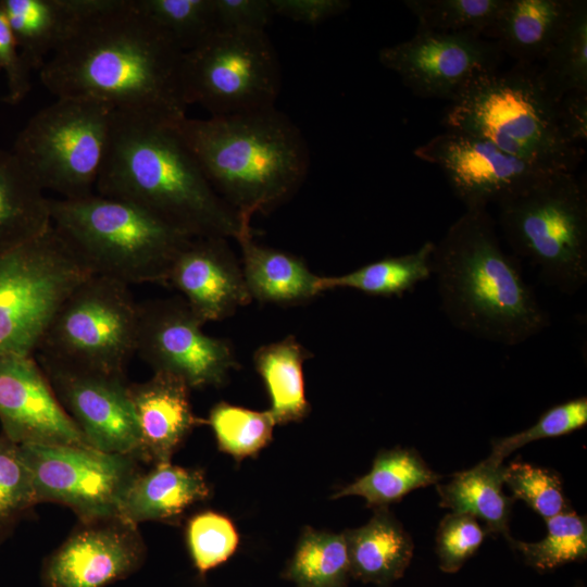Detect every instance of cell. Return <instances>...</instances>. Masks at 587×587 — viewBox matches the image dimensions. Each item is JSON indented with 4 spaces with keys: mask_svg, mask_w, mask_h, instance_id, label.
I'll return each instance as SVG.
<instances>
[{
    "mask_svg": "<svg viewBox=\"0 0 587 587\" xmlns=\"http://www.w3.org/2000/svg\"><path fill=\"white\" fill-rule=\"evenodd\" d=\"M146 546L138 526L118 516L79 521L42 563L43 587H107L143 564Z\"/></svg>",
    "mask_w": 587,
    "mask_h": 587,
    "instance_id": "obj_17",
    "label": "cell"
},
{
    "mask_svg": "<svg viewBox=\"0 0 587 587\" xmlns=\"http://www.w3.org/2000/svg\"><path fill=\"white\" fill-rule=\"evenodd\" d=\"M499 225L514 255L545 285L575 295L587 283V195L574 172H553L500 202Z\"/></svg>",
    "mask_w": 587,
    "mask_h": 587,
    "instance_id": "obj_7",
    "label": "cell"
},
{
    "mask_svg": "<svg viewBox=\"0 0 587 587\" xmlns=\"http://www.w3.org/2000/svg\"><path fill=\"white\" fill-rule=\"evenodd\" d=\"M503 463L488 458L474 467L455 473L446 484H437L440 507L465 513L485 523L486 532L509 535L513 497L504 495Z\"/></svg>",
    "mask_w": 587,
    "mask_h": 587,
    "instance_id": "obj_27",
    "label": "cell"
},
{
    "mask_svg": "<svg viewBox=\"0 0 587 587\" xmlns=\"http://www.w3.org/2000/svg\"><path fill=\"white\" fill-rule=\"evenodd\" d=\"M501 58L497 42L479 34L420 27L412 38L378 52L380 64L415 95L448 101L476 75L498 68Z\"/></svg>",
    "mask_w": 587,
    "mask_h": 587,
    "instance_id": "obj_14",
    "label": "cell"
},
{
    "mask_svg": "<svg viewBox=\"0 0 587 587\" xmlns=\"http://www.w3.org/2000/svg\"><path fill=\"white\" fill-rule=\"evenodd\" d=\"M440 479L441 476L430 470L419 452L396 447L378 452L367 474L342 487L332 498L359 496L374 510L388 508L409 492L437 485Z\"/></svg>",
    "mask_w": 587,
    "mask_h": 587,
    "instance_id": "obj_29",
    "label": "cell"
},
{
    "mask_svg": "<svg viewBox=\"0 0 587 587\" xmlns=\"http://www.w3.org/2000/svg\"><path fill=\"white\" fill-rule=\"evenodd\" d=\"M186 540L195 567L204 575L234 554L239 536L227 516L204 511L188 521Z\"/></svg>",
    "mask_w": 587,
    "mask_h": 587,
    "instance_id": "obj_37",
    "label": "cell"
},
{
    "mask_svg": "<svg viewBox=\"0 0 587 587\" xmlns=\"http://www.w3.org/2000/svg\"><path fill=\"white\" fill-rule=\"evenodd\" d=\"M438 166L466 210H487L529 188L553 172H545L471 134L449 130L414 150Z\"/></svg>",
    "mask_w": 587,
    "mask_h": 587,
    "instance_id": "obj_16",
    "label": "cell"
},
{
    "mask_svg": "<svg viewBox=\"0 0 587 587\" xmlns=\"http://www.w3.org/2000/svg\"><path fill=\"white\" fill-rule=\"evenodd\" d=\"M578 0H504L484 36L516 63H540L557 41Z\"/></svg>",
    "mask_w": 587,
    "mask_h": 587,
    "instance_id": "obj_22",
    "label": "cell"
},
{
    "mask_svg": "<svg viewBox=\"0 0 587 587\" xmlns=\"http://www.w3.org/2000/svg\"><path fill=\"white\" fill-rule=\"evenodd\" d=\"M209 496L201 470L159 463L133 477L121 496L117 516L137 526L148 521L171 522Z\"/></svg>",
    "mask_w": 587,
    "mask_h": 587,
    "instance_id": "obj_21",
    "label": "cell"
},
{
    "mask_svg": "<svg viewBox=\"0 0 587 587\" xmlns=\"http://www.w3.org/2000/svg\"><path fill=\"white\" fill-rule=\"evenodd\" d=\"M93 275L51 225L0 254V354H35L60 305Z\"/></svg>",
    "mask_w": 587,
    "mask_h": 587,
    "instance_id": "obj_9",
    "label": "cell"
},
{
    "mask_svg": "<svg viewBox=\"0 0 587 587\" xmlns=\"http://www.w3.org/2000/svg\"><path fill=\"white\" fill-rule=\"evenodd\" d=\"M97 193L134 204L191 238L252 230L213 189L173 124L114 110Z\"/></svg>",
    "mask_w": 587,
    "mask_h": 587,
    "instance_id": "obj_2",
    "label": "cell"
},
{
    "mask_svg": "<svg viewBox=\"0 0 587 587\" xmlns=\"http://www.w3.org/2000/svg\"><path fill=\"white\" fill-rule=\"evenodd\" d=\"M310 355L294 336L255 350L254 366L267 389L275 424L301 421L310 412L303 379V363Z\"/></svg>",
    "mask_w": 587,
    "mask_h": 587,
    "instance_id": "obj_28",
    "label": "cell"
},
{
    "mask_svg": "<svg viewBox=\"0 0 587 587\" xmlns=\"http://www.w3.org/2000/svg\"><path fill=\"white\" fill-rule=\"evenodd\" d=\"M182 83L211 116L253 112L275 107L280 63L266 32L216 30L184 52Z\"/></svg>",
    "mask_w": 587,
    "mask_h": 587,
    "instance_id": "obj_10",
    "label": "cell"
},
{
    "mask_svg": "<svg viewBox=\"0 0 587 587\" xmlns=\"http://www.w3.org/2000/svg\"><path fill=\"white\" fill-rule=\"evenodd\" d=\"M503 484L545 521L570 510L561 479L549 469L512 462L504 466Z\"/></svg>",
    "mask_w": 587,
    "mask_h": 587,
    "instance_id": "obj_38",
    "label": "cell"
},
{
    "mask_svg": "<svg viewBox=\"0 0 587 587\" xmlns=\"http://www.w3.org/2000/svg\"><path fill=\"white\" fill-rule=\"evenodd\" d=\"M557 122L569 145L584 152L587 139V90H573L557 102Z\"/></svg>",
    "mask_w": 587,
    "mask_h": 587,
    "instance_id": "obj_44",
    "label": "cell"
},
{
    "mask_svg": "<svg viewBox=\"0 0 587 587\" xmlns=\"http://www.w3.org/2000/svg\"><path fill=\"white\" fill-rule=\"evenodd\" d=\"M2 434L17 445L91 447L58 401L35 354H0Z\"/></svg>",
    "mask_w": 587,
    "mask_h": 587,
    "instance_id": "obj_18",
    "label": "cell"
},
{
    "mask_svg": "<svg viewBox=\"0 0 587 587\" xmlns=\"http://www.w3.org/2000/svg\"><path fill=\"white\" fill-rule=\"evenodd\" d=\"M274 14L294 22L319 25L350 8L347 0H271Z\"/></svg>",
    "mask_w": 587,
    "mask_h": 587,
    "instance_id": "obj_45",
    "label": "cell"
},
{
    "mask_svg": "<svg viewBox=\"0 0 587 587\" xmlns=\"http://www.w3.org/2000/svg\"><path fill=\"white\" fill-rule=\"evenodd\" d=\"M52 226L96 275L165 286L177 253L191 239L128 202L91 193L50 199Z\"/></svg>",
    "mask_w": 587,
    "mask_h": 587,
    "instance_id": "obj_6",
    "label": "cell"
},
{
    "mask_svg": "<svg viewBox=\"0 0 587 587\" xmlns=\"http://www.w3.org/2000/svg\"><path fill=\"white\" fill-rule=\"evenodd\" d=\"M165 286L174 288L205 324L225 320L252 301L227 238H191L175 257Z\"/></svg>",
    "mask_w": 587,
    "mask_h": 587,
    "instance_id": "obj_19",
    "label": "cell"
},
{
    "mask_svg": "<svg viewBox=\"0 0 587 587\" xmlns=\"http://www.w3.org/2000/svg\"><path fill=\"white\" fill-rule=\"evenodd\" d=\"M203 325L182 297L138 303L136 353L190 389L222 386L238 361L232 346L204 334Z\"/></svg>",
    "mask_w": 587,
    "mask_h": 587,
    "instance_id": "obj_13",
    "label": "cell"
},
{
    "mask_svg": "<svg viewBox=\"0 0 587 587\" xmlns=\"http://www.w3.org/2000/svg\"><path fill=\"white\" fill-rule=\"evenodd\" d=\"M539 65L541 82L558 102L573 90H587V2L578 0L567 25Z\"/></svg>",
    "mask_w": 587,
    "mask_h": 587,
    "instance_id": "obj_32",
    "label": "cell"
},
{
    "mask_svg": "<svg viewBox=\"0 0 587 587\" xmlns=\"http://www.w3.org/2000/svg\"><path fill=\"white\" fill-rule=\"evenodd\" d=\"M136 2L184 52L195 48L217 30L213 0H136Z\"/></svg>",
    "mask_w": 587,
    "mask_h": 587,
    "instance_id": "obj_36",
    "label": "cell"
},
{
    "mask_svg": "<svg viewBox=\"0 0 587 587\" xmlns=\"http://www.w3.org/2000/svg\"><path fill=\"white\" fill-rule=\"evenodd\" d=\"M477 520L465 513L447 514L436 533V553L439 569L445 573L458 572L478 550L485 535Z\"/></svg>",
    "mask_w": 587,
    "mask_h": 587,
    "instance_id": "obj_41",
    "label": "cell"
},
{
    "mask_svg": "<svg viewBox=\"0 0 587 587\" xmlns=\"http://www.w3.org/2000/svg\"><path fill=\"white\" fill-rule=\"evenodd\" d=\"M217 30L266 32L274 10L271 0H213Z\"/></svg>",
    "mask_w": 587,
    "mask_h": 587,
    "instance_id": "obj_43",
    "label": "cell"
},
{
    "mask_svg": "<svg viewBox=\"0 0 587 587\" xmlns=\"http://www.w3.org/2000/svg\"><path fill=\"white\" fill-rule=\"evenodd\" d=\"M0 71L7 82L3 101L9 104L22 102L32 88V68L24 60L7 16L0 5Z\"/></svg>",
    "mask_w": 587,
    "mask_h": 587,
    "instance_id": "obj_42",
    "label": "cell"
},
{
    "mask_svg": "<svg viewBox=\"0 0 587 587\" xmlns=\"http://www.w3.org/2000/svg\"><path fill=\"white\" fill-rule=\"evenodd\" d=\"M183 57L136 0H102L39 76L57 98L95 99L118 112L174 124L186 116Z\"/></svg>",
    "mask_w": 587,
    "mask_h": 587,
    "instance_id": "obj_1",
    "label": "cell"
},
{
    "mask_svg": "<svg viewBox=\"0 0 587 587\" xmlns=\"http://www.w3.org/2000/svg\"><path fill=\"white\" fill-rule=\"evenodd\" d=\"M102 0H0L16 43L32 70L70 38Z\"/></svg>",
    "mask_w": 587,
    "mask_h": 587,
    "instance_id": "obj_23",
    "label": "cell"
},
{
    "mask_svg": "<svg viewBox=\"0 0 587 587\" xmlns=\"http://www.w3.org/2000/svg\"><path fill=\"white\" fill-rule=\"evenodd\" d=\"M555 109L539 65L516 63L471 79L449 101L442 124L446 129L485 138L545 172H574L584 152L561 135Z\"/></svg>",
    "mask_w": 587,
    "mask_h": 587,
    "instance_id": "obj_5",
    "label": "cell"
},
{
    "mask_svg": "<svg viewBox=\"0 0 587 587\" xmlns=\"http://www.w3.org/2000/svg\"><path fill=\"white\" fill-rule=\"evenodd\" d=\"M434 246L425 241L414 252L386 257L342 275L321 276V290L349 288L376 297H402L432 277Z\"/></svg>",
    "mask_w": 587,
    "mask_h": 587,
    "instance_id": "obj_30",
    "label": "cell"
},
{
    "mask_svg": "<svg viewBox=\"0 0 587 587\" xmlns=\"http://www.w3.org/2000/svg\"><path fill=\"white\" fill-rule=\"evenodd\" d=\"M587 424V398L579 397L557 404L544 412L528 428L508 437L497 439L491 445L488 459L502 463L513 451L533 441L563 436L580 429Z\"/></svg>",
    "mask_w": 587,
    "mask_h": 587,
    "instance_id": "obj_39",
    "label": "cell"
},
{
    "mask_svg": "<svg viewBox=\"0 0 587 587\" xmlns=\"http://www.w3.org/2000/svg\"><path fill=\"white\" fill-rule=\"evenodd\" d=\"M207 421L218 448L238 461L264 448L276 425L268 410L253 411L227 402L215 404Z\"/></svg>",
    "mask_w": 587,
    "mask_h": 587,
    "instance_id": "obj_34",
    "label": "cell"
},
{
    "mask_svg": "<svg viewBox=\"0 0 587 587\" xmlns=\"http://www.w3.org/2000/svg\"><path fill=\"white\" fill-rule=\"evenodd\" d=\"M36 503L72 509L79 521L117 516L123 491L140 472L134 455L74 445H20Z\"/></svg>",
    "mask_w": 587,
    "mask_h": 587,
    "instance_id": "obj_12",
    "label": "cell"
},
{
    "mask_svg": "<svg viewBox=\"0 0 587 587\" xmlns=\"http://www.w3.org/2000/svg\"><path fill=\"white\" fill-rule=\"evenodd\" d=\"M216 193L250 224L292 198L311 159L301 130L275 107L173 124Z\"/></svg>",
    "mask_w": 587,
    "mask_h": 587,
    "instance_id": "obj_4",
    "label": "cell"
},
{
    "mask_svg": "<svg viewBox=\"0 0 587 587\" xmlns=\"http://www.w3.org/2000/svg\"><path fill=\"white\" fill-rule=\"evenodd\" d=\"M432 276L440 309L459 330L517 346L550 326V316L507 253L487 210H465L434 246Z\"/></svg>",
    "mask_w": 587,
    "mask_h": 587,
    "instance_id": "obj_3",
    "label": "cell"
},
{
    "mask_svg": "<svg viewBox=\"0 0 587 587\" xmlns=\"http://www.w3.org/2000/svg\"><path fill=\"white\" fill-rule=\"evenodd\" d=\"M547 534L536 542L511 538V546L525 563L537 571H549L587 557L586 517L569 510L546 520Z\"/></svg>",
    "mask_w": 587,
    "mask_h": 587,
    "instance_id": "obj_33",
    "label": "cell"
},
{
    "mask_svg": "<svg viewBox=\"0 0 587 587\" xmlns=\"http://www.w3.org/2000/svg\"><path fill=\"white\" fill-rule=\"evenodd\" d=\"M137 320L129 286L93 274L60 305L36 353L125 375L136 353Z\"/></svg>",
    "mask_w": 587,
    "mask_h": 587,
    "instance_id": "obj_11",
    "label": "cell"
},
{
    "mask_svg": "<svg viewBox=\"0 0 587 587\" xmlns=\"http://www.w3.org/2000/svg\"><path fill=\"white\" fill-rule=\"evenodd\" d=\"M36 503L30 471L15 444L0 435V527H3Z\"/></svg>",
    "mask_w": 587,
    "mask_h": 587,
    "instance_id": "obj_40",
    "label": "cell"
},
{
    "mask_svg": "<svg viewBox=\"0 0 587 587\" xmlns=\"http://www.w3.org/2000/svg\"><path fill=\"white\" fill-rule=\"evenodd\" d=\"M283 577L296 587H348L351 574L344 534L305 528Z\"/></svg>",
    "mask_w": 587,
    "mask_h": 587,
    "instance_id": "obj_31",
    "label": "cell"
},
{
    "mask_svg": "<svg viewBox=\"0 0 587 587\" xmlns=\"http://www.w3.org/2000/svg\"><path fill=\"white\" fill-rule=\"evenodd\" d=\"M242 272L250 296L259 302L301 304L322 294L321 276L291 253L257 243L252 230L237 239Z\"/></svg>",
    "mask_w": 587,
    "mask_h": 587,
    "instance_id": "obj_25",
    "label": "cell"
},
{
    "mask_svg": "<svg viewBox=\"0 0 587 587\" xmlns=\"http://www.w3.org/2000/svg\"><path fill=\"white\" fill-rule=\"evenodd\" d=\"M36 359L63 410L92 448L136 458L138 432L125 375L41 353Z\"/></svg>",
    "mask_w": 587,
    "mask_h": 587,
    "instance_id": "obj_15",
    "label": "cell"
},
{
    "mask_svg": "<svg viewBox=\"0 0 587 587\" xmlns=\"http://www.w3.org/2000/svg\"><path fill=\"white\" fill-rule=\"evenodd\" d=\"M351 577L389 587L403 576L413 555V540L388 508L375 509L363 526L347 529Z\"/></svg>",
    "mask_w": 587,
    "mask_h": 587,
    "instance_id": "obj_24",
    "label": "cell"
},
{
    "mask_svg": "<svg viewBox=\"0 0 587 587\" xmlns=\"http://www.w3.org/2000/svg\"><path fill=\"white\" fill-rule=\"evenodd\" d=\"M420 28L471 32L479 35L492 26L504 0H405Z\"/></svg>",
    "mask_w": 587,
    "mask_h": 587,
    "instance_id": "obj_35",
    "label": "cell"
},
{
    "mask_svg": "<svg viewBox=\"0 0 587 587\" xmlns=\"http://www.w3.org/2000/svg\"><path fill=\"white\" fill-rule=\"evenodd\" d=\"M128 397L137 424L136 459L152 465L171 462L195 427L208 424L190 402V388L180 378L162 372L143 383L128 384Z\"/></svg>",
    "mask_w": 587,
    "mask_h": 587,
    "instance_id": "obj_20",
    "label": "cell"
},
{
    "mask_svg": "<svg viewBox=\"0 0 587 587\" xmlns=\"http://www.w3.org/2000/svg\"><path fill=\"white\" fill-rule=\"evenodd\" d=\"M49 198L12 151L0 149V254L51 226Z\"/></svg>",
    "mask_w": 587,
    "mask_h": 587,
    "instance_id": "obj_26",
    "label": "cell"
},
{
    "mask_svg": "<svg viewBox=\"0 0 587 587\" xmlns=\"http://www.w3.org/2000/svg\"><path fill=\"white\" fill-rule=\"evenodd\" d=\"M114 109L89 98L64 97L35 113L12 152L42 188L76 199L96 188L109 145Z\"/></svg>",
    "mask_w": 587,
    "mask_h": 587,
    "instance_id": "obj_8",
    "label": "cell"
}]
</instances>
